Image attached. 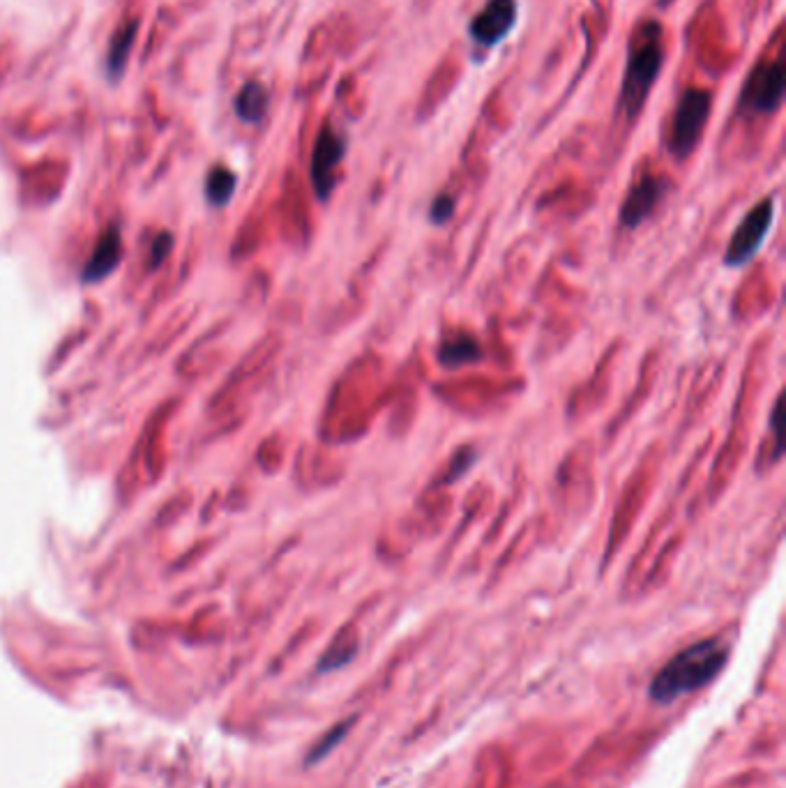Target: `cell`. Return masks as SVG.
<instances>
[{
	"label": "cell",
	"mask_w": 786,
	"mask_h": 788,
	"mask_svg": "<svg viewBox=\"0 0 786 788\" xmlns=\"http://www.w3.org/2000/svg\"><path fill=\"white\" fill-rule=\"evenodd\" d=\"M120 259H123V236H120L118 226H109L102 233L100 240L93 249V254L88 256L86 265H83L81 282L83 284H97L102 279H107L113 270L118 268Z\"/></svg>",
	"instance_id": "obj_9"
},
{
	"label": "cell",
	"mask_w": 786,
	"mask_h": 788,
	"mask_svg": "<svg viewBox=\"0 0 786 788\" xmlns=\"http://www.w3.org/2000/svg\"><path fill=\"white\" fill-rule=\"evenodd\" d=\"M268 90L263 83L259 81H247L243 88H240V93L236 95V113L240 120H245L249 125H256L261 123L263 118H266V111H268Z\"/></svg>",
	"instance_id": "obj_11"
},
{
	"label": "cell",
	"mask_w": 786,
	"mask_h": 788,
	"mask_svg": "<svg viewBox=\"0 0 786 788\" xmlns=\"http://www.w3.org/2000/svg\"><path fill=\"white\" fill-rule=\"evenodd\" d=\"M473 461H475V452H471V450H464V452H459L457 457H455V461H452V471H450V475L445 477V484H450L452 480H459L461 475H464L468 468L473 466Z\"/></svg>",
	"instance_id": "obj_16"
},
{
	"label": "cell",
	"mask_w": 786,
	"mask_h": 788,
	"mask_svg": "<svg viewBox=\"0 0 786 788\" xmlns=\"http://www.w3.org/2000/svg\"><path fill=\"white\" fill-rule=\"evenodd\" d=\"M236 173L226 166H215L213 171L208 173L206 178V199L210 201V206L222 208L231 201L233 192H236Z\"/></svg>",
	"instance_id": "obj_13"
},
{
	"label": "cell",
	"mask_w": 786,
	"mask_h": 788,
	"mask_svg": "<svg viewBox=\"0 0 786 788\" xmlns=\"http://www.w3.org/2000/svg\"><path fill=\"white\" fill-rule=\"evenodd\" d=\"M136 33H139V21H127L125 26H120L116 33H113L107 53V72L111 81H118L125 74L132 47L136 42Z\"/></svg>",
	"instance_id": "obj_10"
},
{
	"label": "cell",
	"mask_w": 786,
	"mask_h": 788,
	"mask_svg": "<svg viewBox=\"0 0 786 788\" xmlns=\"http://www.w3.org/2000/svg\"><path fill=\"white\" fill-rule=\"evenodd\" d=\"M171 245H173V238L169 236V233H160V236L153 240V247H150V252H153V256H150V265H153V268L162 265L166 256L171 254Z\"/></svg>",
	"instance_id": "obj_15"
},
{
	"label": "cell",
	"mask_w": 786,
	"mask_h": 788,
	"mask_svg": "<svg viewBox=\"0 0 786 788\" xmlns=\"http://www.w3.org/2000/svg\"><path fill=\"white\" fill-rule=\"evenodd\" d=\"M784 77L786 74L782 60L754 67L743 90H740L738 109L750 113V116H770V113H775L784 100Z\"/></svg>",
	"instance_id": "obj_4"
},
{
	"label": "cell",
	"mask_w": 786,
	"mask_h": 788,
	"mask_svg": "<svg viewBox=\"0 0 786 788\" xmlns=\"http://www.w3.org/2000/svg\"><path fill=\"white\" fill-rule=\"evenodd\" d=\"M775 219V199L768 196L761 203H757L750 212H747L743 222L738 224L736 233L729 240L727 254H724V265L729 268H740V265L750 263L754 256L759 254V249L766 240L770 226Z\"/></svg>",
	"instance_id": "obj_5"
},
{
	"label": "cell",
	"mask_w": 786,
	"mask_h": 788,
	"mask_svg": "<svg viewBox=\"0 0 786 788\" xmlns=\"http://www.w3.org/2000/svg\"><path fill=\"white\" fill-rule=\"evenodd\" d=\"M452 215H455V199H452V196H448V194L436 196L432 208H429V219H432V224H436V226L448 224Z\"/></svg>",
	"instance_id": "obj_14"
},
{
	"label": "cell",
	"mask_w": 786,
	"mask_h": 788,
	"mask_svg": "<svg viewBox=\"0 0 786 788\" xmlns=\"http://www.w3.org/2000/svg\"><path fill=\"white\" fill-rule=\"evenodd\" d=\"M710 106H713V95L704 88H687L678 97L669 134V150L676 159H687L697 150L706 132Z\"/></svg>",
	"instance_id": "obj_3"
},
{
	"label": "cell",
	"mask_w": 786,
	"mask_h": 788,
	"mask_svg": "<svg viewBox=\"0 0 786 788\" xmlns=\"http://www.w3.org/2000/svg\"><path fill=\"white\" fill-rule=\"evenodd\" d=\"M729 646L720 639H706L671 657L651 683V699L671 703L680 696L697 692L720 676L727 666Z\"/></svg>",
	"instance_id": "obj_1"
},
{
	"label": "cell",
	"mask_w": 786,
	"mask_h": 788,
	"mask_svg": "<svg viewBox=\"0 0 786 788\" xmlns=\"http://www.w3.org/2000/svg\"><path fill=\"white\" fill-rule=\"evenodd\" d=\"M482 360V348L473 337H457L443 342L438 348V362L448 369H459Z\"/></svg>",
	"instance_id": "obj_12"
},
{
	"label": "cell",
	"mask_w": 786,
	"mask_h": 788,
	"mask_svg": "<svg viewBox=\"0 0 786 788\" xmlns=\"http://www.w3.org/2000/svg\"><path fill=\"white\" fill-rule=\"evenodd\" d=\"M671 3H674V0H657V5L660 7H669Z\"/></svg>",
	"instance_id": "obj_17"
},
{
	"label": "cell",
	"mask_w": 786,
	"mask_h": 788,
	"mask_svg": "<svg viewBox=\"0 0 786 788\" xmlns=\"http://www.w3.org/2000/svg\"><path fill=\"white\" fill-rule=\"evenodd\" d=\"M344 155H346V139L330 123H326L321 127L319 139L314 143L312 166H309L312 185L316 196H319V201L330 199L332 189L337 185V169L339 164H342Z\"/></svg>",
	"instance_id": "obj_6"
},
{
	"label": "cell",
	"mask_w": 786,
	"mask_h": 788,
	"mask_svg": "<svg viewBox=\"0 0 786 788\" xmlns=\"http://www.w3.org/2000/svg\"><path fill=\"white\" fill-rule=\"evenodd\" d=\"M669 192V180L660 176H644L630 189L621 206V224L625 229H637L653 215L655 208Z\"/></svg>",
	"instance_id": "obj_8"
},
{
	"label": "cell",
	"mask_w": 786,
	"mask_h": 788,
	"mask_svg": "<svg viewBox=\"0 0 786 788\" xmlns=\"http://www.w3.org/2000/svg\"><path fill=\"white\" fill-rule=\"evenodd\" d=\"M664 28L660 21H644L627 47V65L618 95V113L632 123L644 109L664 65Z\"/></svg>",
	"instance_id": "obj_2"
},
{
	"label": "cell",
	"mask_w": 786,
	"mask_h": 788,
	"mask_svg": "<svg viewBox=\"0 0 786 788\" xmlns=\"http://www.w3.org/2000/svg\"><path fill=\"white\" fill-rule=\"evenodd\" d=\"M519 17L517 0H489L468 26V35L480 49H491L501 44Z\"/></svg>",
	"instance_id": "obj_7"
}]
</instances>
